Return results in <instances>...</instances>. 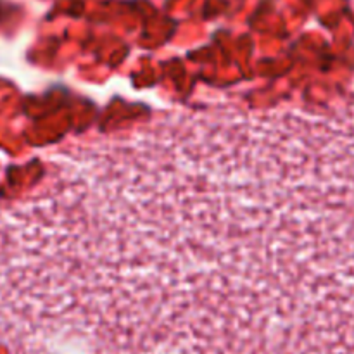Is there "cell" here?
I'll use <instances>...</instances> for the list:
<instances>
[{
    "mask_svg": "<svg viewBox=\"0 0 354 354\" xmlns=\"http://www.w3.org/2000/svg\"><path fill=\"white\" fill-rule=\"evenodd\" d=\"M296 178H297V171H296ZM297 187H299V178H297V182H296V189H297ZM296 201H299V189H297V192H296ZM297 206H299V203H297L296 207H294L292 261H294V258H296V234H297V218H296V214H297ZM290 273H292V280H290V290H292V287H294V263H292V266H290ZM290 306H292V292H290V299H289V320H287V328H289V324H290ZM287 335H289V330H287ZM287 335H286V339H287ZM286 346H287V342H286Z\"/></svg>",
    "mask_w": 354,
    "mask_h": 354,
    "instance_id": "7a4b0ae2",
    "label": "cell"
},
{
    "mask_svg": "<svg viewBox=\"0 0 354 354\" xmlns=\"http://www.w3.org/2000/svg\"><path fill=\"white\" fill-rule=\"evenodd\" d=\"M310 354H354V100L328 130L310 282Z\"/></svg>",
    "mask_w": 354,
    "mask_h": 354,
    "instance_id": "6da1fadb",
    "label": "cell"
}]
</instances>
